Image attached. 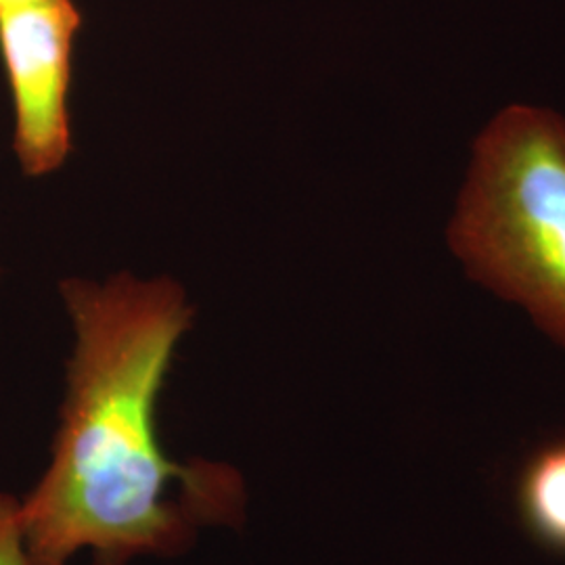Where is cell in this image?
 Segmentation results:
<instances>
[{"label":"cell","instance_id":"obj_5","mask_svg":"<svg viewBox=\"0 0 565 565\" xmlns=\"http://www.w3.org/2000/svg\"><path fill=\"white\" fill-rule=\"evenodd\" d=\"M0 565H30L21 527V499L9 492H0Z\"/></svg>","mask_w":565,"mask_h":565},{"label":"cell","instance_id":"obj_4","mask_svg":"<svg viewBox=\"0 0 565 565\" xmlns=\"http://www.w3.org/2000/svg\"><path fill=\"white\" fill-rule=\"evenodd\" d=\"M515 503L525 532L546 551L565 555V436L527 457Z\"/></svg>","mask_w":565,"mask_h":565},{"label":"cell","instance_id":"obj_6","mask_svg":"<svg viewBox=\"0 0 565 565\" xmlns=\"http://www.w3.org/2000/svg\"><path fill=\"white\" fill-rule=\"evenodd\" d=\"M25 2H34V0H0V11L18 7V4H25Z\"/></svg>","mask_w":565,"mask_h":565},{"label":"cell","instance_id":"obj_2","mask_svg":"<svg viewBox=\"0 0 565 565\" xmlns=\"http://www.w3.org/2000/svg\"><path fill=\"white\" fill-rule=\"evenodd\" d=\"M448 245L565 350V120L509 105L473 142Z\"/></svg>","mask_w":565,"mask_h":565},{"label":"cell","instance_id":"obj_1","mask_svg":"<svg viewBox=\"0 0 565 565\" xmlns=\"http://www.w3.org/2000/svg\"><path fill=\"white\" fill-rule=\"evenodd\" d=\"M61 298L74 348L51 463L21 499L30 565H70L82 551L93 565L181 551L205 522L174 501V488L216 522L242 515L235 469L172 461L160 443L158 403L193 321L181 285L132 275L65 279Z\"/></svg>","mask_w":565,"mask_h":565},{"label":"cell","instance_id":"obj_3","mask_svg":"<svg viewBox=\"0 0 565 565\" xmlns=\"http://www.w3.org/2000/svg\"><path fill=\"white\" fill-rule=\"evenodd\" d=\"M82 15L74 0L0 11V61L13 103V151L30 179L57 172L72 151L70 88Z\"/></svg>","mask_w":565,"mask_h":565}]
</instances>
